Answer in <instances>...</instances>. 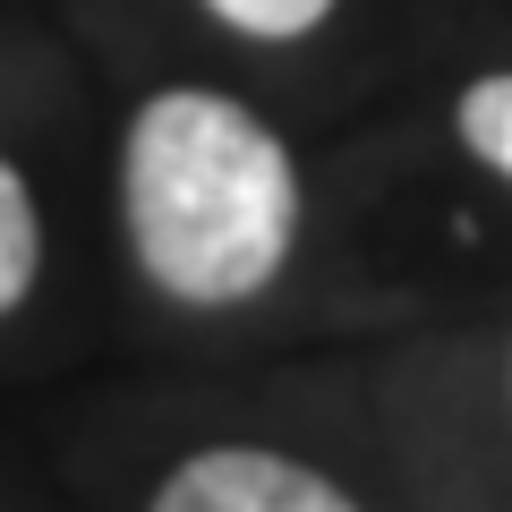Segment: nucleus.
<instances>
[{
    "label": "nucleus",
    "instance_id": "f257e3e1",
    "mask_svg": "<svg viewBox=\"0 0 512 512\" xmlns=\"http://www.w3.org/2000/svg\"><path fill=\"white\" fill-rule=\"evenodd\" d=\"M299 180L248 103L171 86L128 128V239L146 274L188 308L256 299L291 256Z\"/></svg>",
    "mask_w": 512,
    "mask_h": 512
},
{
    "label": "nucleus",
    "instance_id": "f03ea898",
    "mask_svg": "<svg viewBox=\"0 0 512 512\" xmlns=\"http://www.w3.org/2000/svg\"><path fill=\"white\" fill-rule=\"evenodd\" d=\"M154 512H359V504H350L333 478L299 470V461H282V453L231 444V453L180 461V470L163 478V495H154Z\"/></svg>",
    "mask_w": 512,
    "mask_h": 512
},
{
    "label": "nucleus",
    "instance_id": "7ed1b4c3",
    "mask_svg": "<svg viewBox=\"0 0 512 512\" xmlns=\"http://www.w3.org/2000/svg\"><path fill=\"white\" fill-rule=\"evenodd\" d=\"M35 265H43V231H35V205H26V180L0 163V316L35 291Z\"/></svg>",
    "mask_w": 512,
    "mask_h": 512
},
{
    "label": "nucleus",
    "instance_id": "20e7f679",
    "mask_svg": "<svg viewBox=\"0 0 512 512\" xmlns=\"http://www.w3.org/2000/svg\"><path fill=\"white\" fill-rule=\"evenodd\" d=\"M461 146L512 180V77H478L461 94Z\"/></svg>",
    "mask_w": 512,
    "mask_h": 512
},
{
    "label": "nucleus",
    "instance_id": "39448f33",
    "mask_svg": "<svg viewBox=\"0 0 512 512\" xmlns=\"http://www.w3.org/2000/svg\"><path fill=\"white\" fill-rule=\"evenodd\" d=\"M222 26H239V35H265V43H291V35H308L316 18H325L333 0H205Z\"/></svg>",
    "mask_w": 512,
    "mask_h": 512
}]
</instances>
